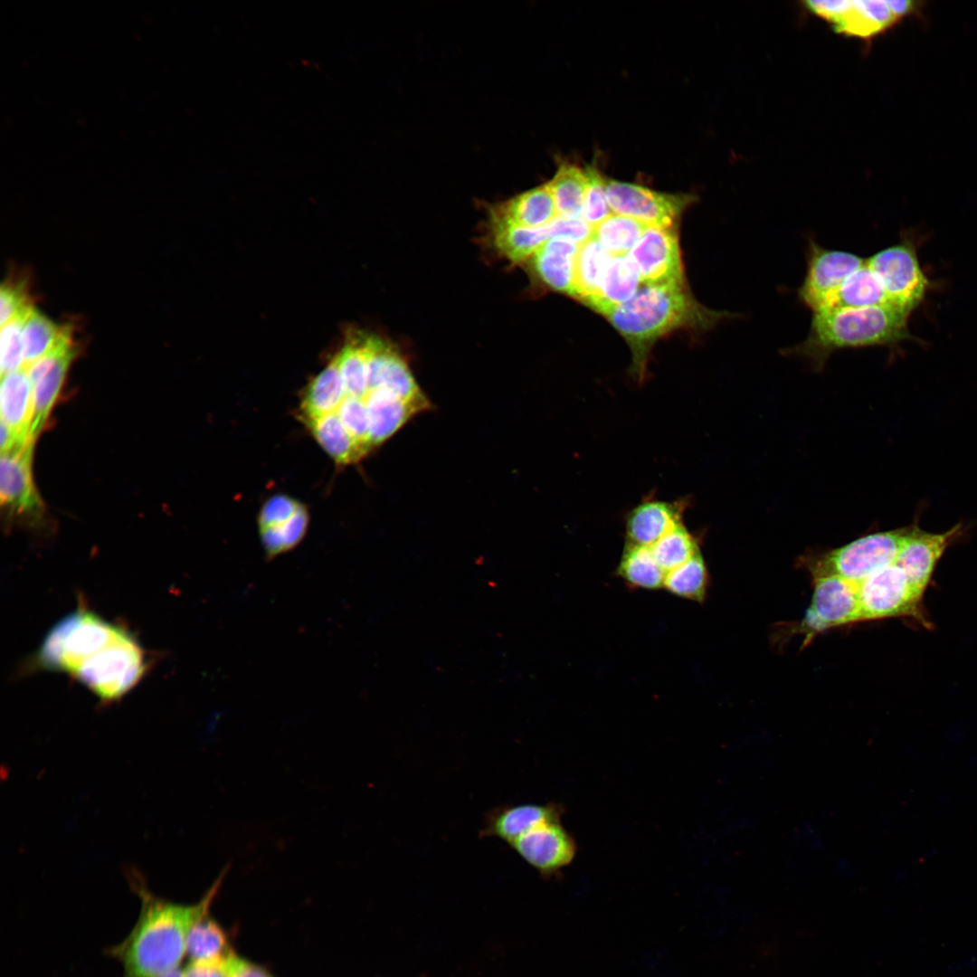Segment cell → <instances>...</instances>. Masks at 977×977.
Instances as JSON below:
<instances>
[{
    "label": "cell",
    "instance_id": "obj_1",
    "mask_svg": "<svg viewBox=\"0 0 977 977\" xmlns=\"http://www.w3.org/2000/svg\"><path fill=\"white\" fill-rule=\"evenodd\" d=\"M224 875L223 870L198 903L182 905L156 896L138 870L126 869L128 881L140 898L141 910L129 934L109 950L122 964L124 977H154L178 968L186 954L190 929L208 914Z\"/></svg>",
    "mask_w": 977,
    "mask_h": 977
},
{
    "label": "cell",
    "instance_id": "obj_2",
    "mask_svg": "<svg viewBox=\"0 0 977 977\" xmlns=\"http://www.w3.org/2000/svg\"><path fill=\"white\" fill-rule=\"evenodd\" d=\"M604 317L627 341L632 354L631 373L641 382L658 339L682 328L709 330L737 314L710 309L693 297L686 284H669L644 285Z\"/></svg>",
    "mask_w": 977,
    "mask_h": 977
},
{
    "label": "cell",
    "instance_id": "obj_3",
    "mask_svg": "<svg viewBox=\"0 0 977 977\" xmlns=\"http://www.w3.org/2000/svg\"><path fill=\"white\" fill-rule=\"evenodd\" d=\"M908 316L887 305L816 311L804 340L784 352L808 360L820 370L838 350L887 346L910 338Z\"/></svg>",
    "mask_w": 977,
    "mask_h": 977
},
{
    "label": "cell",
    "instance_id": "obj_4",
    "mask_svg": "<svg viewBox=\"0 0 977 977\" xmlns=\"http://www.w3.org/2000/svg\"><path fill=\"white\" fill-rule=\"evenodd\" d=\"M123 631L124 628L80 606L49 631L33 658V666L72 678Z\"/></svg>",
    "mask_w": 977,
    "mask_h": 977
},
{
    "label": "cell",
    "instance_id": "obj_5",
    "mask_svg": "<svg viewBox=\"0 0 977 977\" xmlns=\"http://www.w3.org/2000/svg\"><path fill=\"white\" fill-rule=\"evenodd\" d=\"M908 526L859 537L819 556L811 565L814 577L835 574L858 584L892 564Z\"/></svg>",
    "mask_w": 977,
    "mask_h": 977
},
{
    "label": "cell",
    "instance_id": "obj_6",
    "mask_svg": "<svg viewBox=\"0 0 977 977\" xmlns=\"http://www.w3.org/2000/svg\"><path fill=\"white\" fill-rule=\"evenodd\" d=\"M861 621L911 617L928 626L919 591L895 562L858 584Z\"/></svg>",
    "mask_w": 977,
    "mask_h": 977
},
{
    "label": "cell",
    "instance_id": "obj_7",
    "mask_svg": "<svg viewBox=\"0 0 977 977\" xmlns=\"http://www.w3.org/2000/svg\"><path fill=\"white\" fill-rule=\"evenodd\" d=\"M606 193L612 213L648 226L678 227L684 211L695 202L691 194L659 192L615 179H607Z\"/></svg>",
    "mask_w": 977,
    "mask_h": 977
},
{
    "label": "cell",
    "instance_id": "obj_8",
    "mask_svg": "<svg viewBox=\"0 0 977 977\" xmlns=\"http://www.w3.org/2000/svg\"><path fill=\"white\" fill-rule=\"evenodd\" d=\"M865 262L849 251L829 249L810 240L806 251V271L798 298L812 313L830 308L844 280Z\"/></svg>",
    "mask_w": 977,
    "mask_h": 977
},
{
    "label": "cell",
    "instance_id": "obj_9",
    "mask_svg": "<svg viewBox=\"0 0 977 977\" xmlns=\"http://www.w3.org/2000/svg\"><path fill=\"white\" fill-rule=\"evenodd\" d=\"M878 278L889 306L910 314L922 301L927 280L911 244L901 242L866 259Z\"/></svg>",
    "mask_w": 977,
    "mask_h": 977
},
{
    "label": "cell",
    "instance_id": "obj_10",
    "mask_svg": "<svg viewBox=\"0 0 977 977\" xmlns=\"http://www.w3.org/2000/svg\"><path fill=\"white\" fill-rule=\"evenodd\" d=\"M805 7L847 36L870 40L905 19L893 1H806Z\"/></svg>",
    "mask_w": 977,
    "mask_h": 977
},
{
    "label": "cell",
    "instance_id": "obj_11",
    "mask_svg": "<svg viewBox=\"0 0 977 977\" xmlns=\"http://www.w3.org/2000/svg\"><path fill=\"white\" fill-rule=\"evenodd\" d=\"M75 354L71 331L66 327L56 346L26 366L33 386L30 437L33 441L46 424Z\"/></svg>",
    "mask_w": 977,
    "mask_h": 977
},
{
    "label": "cell",
    "instance_id": "obj_12",
    "mask_svg": "<svg viewBox=\"0 0 977 977\" xmlns=\"http://www.w3.org/2000/svg\"><path fill=\"white\" fill-rule=\"evenodd\" d=\"M629 256L644 285L686 284L678 227L648 226Z\"/></svg>",
    "mask_w": 977,
    "mask_h": 977
},
{
    "label": "cell",
    "instance_id": "obj_13",
    "mask_svg": "<svg viewBox=\"0 0 977 977\" xmlns=\"http://www.w3.org/2000/svg\"><path fill=\"white\" fill-rule=\"evenodd\" d=\"M861 621L858 584L835 574L814 577L811 604L802 627L809 634Z\"/></svg>",
    "mask_w": 977,
    "mask_h": 977
},
{
    "label": "cell",
    "instance_id": "obj_14",
    "mask_svg": "<svg viewBox=\"0 0 977 977\" xmlns=\"http://www.w3.org/2000/svg\"><path fill=\"white\" fill-rule=\"evenodd\" d=\"M964 527L957 524L944 533H930L917 524L908 526L895 563L912 583L925 593L935 566L945 550L963 536Z\"/></svg>",
    "mask_w": 977,
    "mask_h": 977
},
{
    "label": "cell",
    "instance_id": "obj_15",
    "mask_svg": "<svg viewBox=\"0 0 977 977\" xmlns=\"http://www.w3.org/2000/svg\"><path fill=\"white\" fill-rule=\"evenodd\" d=\"M34 442L1 454L0 498L2 507L13 515L37 521L43 517V504L36 490L32 474Z\"/></svg>",
    "mask_w": 977,
    "mask_h": 977
},
{
    "label": "cell",
    "instance_id": "obj_16",
    "mask_svg": "<svg viewBox=\"0 0 977 977\" xmlns=\"http://www.w3.org/2000/svg\"><path fill=\"white\" fill-rule=\"evenodd\" d=\"M508 846L544 877L557 874L576 853L575 842L560 820L543 823Z\"/></svg>",
    "mask_w": 977,
    "mask_h": 977
},
{
    "label": "cell",
    "instance_id": "obj_17",
    "mask_svg": "<svg viewBox=\"0 0 977 977\" xmlns=\"http://www.w3.org/2000/svg\"><path fill=\"white\" fill-rule=\"evenodd\" d=\"M367 346L368 391L384 389L426 410L428 400L401 356L391 346L375 337L368 336Z\"/></svg>",
    "mask_w": 977,
    "mask_h": 977
},
{
    "label": "cell",
    "instance_id": "obj_18",
    "mask_svg": "<svg viewBox=\"0 0 977 977\" xmlns=\"http://www.w3.org/2000/svg\"><path fill=\"white\" fill-rule=\"evenodd\" d=\"M563 811L556 803L498 805L485 814L479 838H494L510 845L543 823L560 820Z\"/></svg>",
    "mask_w": 977,
    "mask_h": 977
},
{
    "label": "cell",
    "instance_id": "obj_19",
    "mask_svg": "<svg viewBox=\"0 0 977 977\" xmlns=\"http://www.w3.org/2000/svg\"><path fill=\"white\" fill-rule=\"evenodd\" d=\"M556 216L555 202L546 183L498 203L489 209L490 222L526 228L544 227Z\"/></svg>",
    "mask_w": 977,
    "mask_h": 977
},
{
    "label": "cell",
    "instance_id": "obj_20",
    "mask_svg": "<svg viewBox=\"0 0 977 977\" xmlns=\"http://www.w3.org/2000/svg\"><path fill=\"white\" fill-rule=\"evenodd\" d=\"M580 245L557 238L546 241L530 258L537 277L550 289L574 298L575 258Z\"/></svg>",
    "mask_w": 977,
    "mask_h": 977
},
{
    "label": "cell",
    "instance_id": "obj_21",
    "mask_svg": "<svg viewBox=\"0 0 977 977\" xmlns=\"http://www.w3.org/2000/svg\"><path fill=\"white\" fill-rule=\"evenodd\" d=\"M0 410L1 422L7 425L21 441H33L30 437L33 386L26 366L1 376Z\"/></svg>",
    "mask_w": 977,
    "mask_h": 977
},
{
    "label": "cell",
    "instance_id": "obj_22",
    "mask_svg": "<svg viewBox=\"0 0 977 977\" xmlns=\"http://www.w3.org/2000/svg\"><path fill=\"white\" fill-rule=\"evenodd\" d=\"M364 402L368 414L372 449L394 435L413 414L425 410L384 389L368 391Z\"/></svg>",
    "mask_w": 977,
    "mask_h": 977
},
{
    "label": "cell",
    "instance_id": "obj_23",
    "mask_svg": "<svg viewBox=\"0 0 977 977\" xmlns=\"http://www.w3.org/2000/svg\"><path fill=\"white\" fill-rule=\"evenodd\" d=\"M679 504L648 500L634 507L626 520L629 543L652 546L668 532L681 524Z\"/></svg>",
    "mask_w": 977,
    "mask_h": 977
},
{
    "label": "cell",
    "instance_id": "obj_24",
    "mask_svg": "<svg viewBox=\"0 0 977 977\" xmlns=\"http://www.w3.org/2000/svg\"><path fill=\"white\" fill-rule=\"evenodd\" d=\"M641 283L638 269L629 255L611 258L598 293L585 305L602 315L629 301Z\"/></svg>",
    "mask_w": 977,
    "mask_h": 977
},
{
    "label": "cell",
    "instance_id": "obj_25",
    "mask_svg": "<svg viewBox=\"0 0 977 977\" xmlns=\"http://www.w3.org/2000/svg\"><path fill=\"white\" fill-rule=\"evenodd\" d=\"M344 394L343 379L335 356L306 388L300 403L304 422L315 421L332 413Z\"/></svg>",
    "mask_w": 977,
    "mask_h": 977
},
{
    "label": "cell",
    "instance_id": "obj_26",
    "mask_svg": "<svg viewBox=\"0 0 977 977\" xmlns=\"http://www.w3.org/2000/svg\"><path fill=\"white\" fill-rule=\"evenodd\" d=\"M553 177L546 182L552 194L557 216L582 218L586 175L584 168L559 160Z\"/></svg>",
    "mask_w": 977,
    "mask_h": 977
},
{
    "label": "cell",
    "instance_id": "obj_27",
    "mask_svg": "<svg viewBox=\"0 0 977 977\" xmlns=\"http://www.w3.org/2000/svg\"><path fill=\"white\" fill-rule=\"evenodd\" d=\"M368 336L356 335L336 356L343 379V397L364 401L368 393Z\"/></svg>",
    "mask_w": 977,
    "mask_h": 977
},
{
    "label": "cell",
    "instance_id": "obj_28",
    "mask_svg": "<svg viewBox=\"0 0 977 977\" xmlns=\"http://www.w3.org/2000/svg\"><path fill=\"white\" fill-rule=\"evenodd\" d=\"M882 305L889 306L878 278L865 259V262L841 284L830 308Z\"/></svg>",
    "mask_w": 977,
    "mask_h": 977
},
{
    "label": "cell",
    "instance_id": "obj_29",
    "mask_svg": "<svg viewBox=\"0 0 977 977\" xmlns=\"http://www.w3.org/2000/svg\"><path fill=\"white\" fill-rule=\"evenodd\" d=\"M611 258L593 236L580 245L575 258V299L586 304L597 295Z\"/></svg>",
    "mask_w": 977,
    "mask_h": 977
},
{
    "label": "cell",
    "instance_id": "obj_30",
    "mask_svg": "<svg viewBox=\"0 0 977 977\" xmlns=\"http://www.w3.org/2000/svg\"><path fill=\"white\" fill-rule=\"evenodd\" d=\"M490 224L495 246L513 262L527 261L549 240L545 226L526 228L498 222Z\"/></svg>",
    "mask_w": 977,
    "mask_h": 977
},
{
    "label": "cell",
    "instance_id": "obj_31",
    "mask_svg": "<svg viewBox=\"0 0 977 977\" xmlns=\"http://www.w3.org/2000/svg\"><path fill=\"white\" fill-rule=\"evenodd\" d=\"M186 954L192 962H228L234 954L223 929L213 919L204 915L190 929Z\"/></svg>",
    "mask_w": 977,
    "mask_h": 977
},
{
    "label": "cell",
    "instance_id": "obj_32",
    "mask_svg": "<svg viewBox=\"0 0 977 977\" xmlns=\"http://www.w3.org/2000/svg\"><path fill=\"white\" fill-rule=\"evenodd\" d=\"M617 574L630 585L650 590L662 587L666 574L650 547L629 542L624 546Z\"/></svg>",
    "mask_w": 977,
    "mask_h": 977
},
{
    "label": "cell",
    "instance_id": "obj_33",
    "mask_svg": "<svg viewBox=\"0 0 977 977\" xmlns=\"http://www.w3.org/2000/svg\"><path fill=\"white\" fill-rule=\"evenodd\" d=\"M306 424L319 445L337 463H354L365 456L337 417L327 415Z\"/></svg>",
    "mask_w": 977,
    "mask_h": 977
},
{
    "label": "cell",
    "instance_id": "obj_34",
    "mask_svg": "<svg viewBox=\"0 0 977 977\" xmlns=\"http://www.w3.org/2000/svg\"><path fill=\"white\" fill-rule=\"evenodd\" d=\"M647 224L633 218L612 213L593 229V236L612 257L629 253Z\"/></svg>",
    "mask_w": 977,
    "mask_h": 977
},
{
    "label": "cell",
    "instance_id": "obj_35",
    "mask_svg": "<svg viewBox=\"0 0 977 977\" xmlns=\"http://www.w3.org/2000/svg\"><path fill=\"white\" fill-rule=\"evenodd\" d=\"M708 575L698 551L688 561L665 574L663 586L672 594L692 601L705 599Z\"/></svg>",
    "mask_w": 977,
    "mask_h": 977
},
{
    "label": "cell",
    "instance_id": "obj_36",
    "mask_svg": "<svg viewBox=\"0 0 977 977\" xmlns=\"http://www.w3.org/2000/svg\"><path fill=\"white\" fill-rule=\"evenodd\" d=\"M66 327H59L34 308L24 327V366L47 354L62 337Z\"/></svg>",
    "mask_w": 977,
    "mask_h": 977
},
{
    "label": "cell",
    "instance_id": "obj_37",
    "mask_svg": "<svg viewBox=\"0 0 977 977\" xmlns=\"http://www.w3.org/2000/svg\"><path fill=\"white\" fill-rule=\"evenodd\" d=\"M308 520V510L301 504L295 514L280 526L261 528V540L267 557H276L296 547L305 536Z\"/></svg>",
    "mask_w": 977,
    "mask_h": 977
},
{
    "label": "cell",
    "instance_id": "obj_38",
    "mask_svg": "<svg viewBox=\"0 0 977 977\" xmlns=\"http://www.w3.org/2000/svg\"><path fill=\"white\" fill-rule=\"evenodd\" d=\"M650 549L665 573L683 564L699 551L694 537L682 523L668 532Z\"/></svg>",
    "mask_w": 977,
    "mask_h": 977
},
{
    "label": "cell",
    "instance_id": "obj_39",
    "mask_svg": "<svg viewBox=\"0 0 977 977\" xmlns=\"http://www.w3.org/2000/svg\"><path fill=\"white\" fill-rule=\"evenodd\" d=\"M30 307L14 318L1 326L0 370L1 376L24 366V327Z\"/></svg>",
    "mask_w": 977,
    "mask_h": 977
},
{
    "label": "cell",
    "instance_id": "obj_40",
    "mask_svg": "<svg viewBox=\"0 0 977 977\" xmlns=\"http://www.w3.org/2000/svg\"><path fill=\"white\" fill-rule=\"evenodd\" d=\"M583 168L586 188L582 218L593 229L612 213L606 193L607 178L593 163Z\"/></svg>",
    "mask_w": 977,
    "mask_h": 977
},
{
    "label": "cell",
    "instance_id": "obj_41",
    "mask_svg": "<svg viewBox=\"0 0 977 977\" xmlns=\"http://www.w3.org/2000/svg\"><path fill=\"white\" fill-rule=\"evenodd\" d=\"M300 505L299 501L286 495L271 497L261 509L259 528L280 526L295 514Z\"/></svg>",
    "mask_w": 977,
    "mask_h": 977
},
{
    "label": "cell",
    "instance_id": "obj_42",
    "mask_svg": "<svg viewBox=\"0 0 977 977\" xmlns=\"http://www.w3.org/2000/svg\"><path fill=\"white\" fill-rule=\"evenodd\" d=\"M545 227L549 240L564 239L580 245L593 236V228L583 218L556 216Z\"/></svg>",
    "mask_w": 977,
    "mask_h": 977
},
{
    "label": "cell",
    "instance_id": "obj_43",
    "mask_svg": "<svg viewBox=\"0 0 977 977\" xmlns=\"http://www.w3.org/2000/svg\"><path fill=\"white\" fill-rule=\"evenodd\" d=\"M19 286L4 283L0 289V324L5 325L32 307Z\"/></svg>",
    "mask_w": 977,
    "mask_h": 977
},
{
    "label": "cell",
    "instance_id": "obj_44",
    "mask_svg": "<svg viewBox=\"0 0 977 977\" xmlns=\"http://www.w3.org/2000/svg\"><path fill=\"white\" fill-rule=\"evenodd\" d=\"M228 962H191L184 969L185 977H229Z\"/></svg>",
    "mask_w": 977,
    "mask_h": 977
},
{
    "label": "cell",
    "instance_id": "obj_45",
    "mask_svg": "<svg viewBox=\"0 0 977 977\" xmlns=\"http://www.w3.org/2000/svg\"><path fill=\"white\" fill-rule=\"evenodd\" d=\"M229 977H271L260 966L236 957L228 962Z\"/></svg>",
    "mask_w": 977,
    "mask_h": 977
},
{
    "label": "cell",
    "instance_id": "obj_46",
    "mask_svg": "<svg viewBox=\"0 0 977 977\" xmlns=\"http://www.w3.org/2000/svg\"><path fill=\"white\" fill-rule=\"evenodd\" d=\"M154 977H185L184 969L175 968Z\"/></svg>",
    "mask_w": 977,
    "mask_h": 977
},
{
    "label": "cell",
    "instance_id": "obj_47",
    "mask_svg": "<svg viewBox=\"0 0 977 977\" xmlns=\"http://www.w3.org/2000/svg\"><path fill=\"white\" fill-rule=\"evenodd\" d=\"M970 766L977 773V753L972 754L969 759Z\"/></svg>",
    "mask_w": 977,
    "mask_h": 977
}]
</instances>
